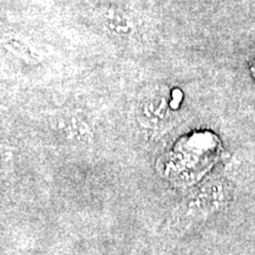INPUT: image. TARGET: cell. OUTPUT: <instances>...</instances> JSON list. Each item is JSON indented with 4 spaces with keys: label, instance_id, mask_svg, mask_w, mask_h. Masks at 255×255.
<instances>
[{
    "label": "cell",
    "instance_id": "7a4b0ae2",
    "mask_svg": "<svg viewBox=\"0 0 255 255\" xmlns=\"http://www.w3.org/2000/svg\"><path fill=\"white\" fill-rule=\"evenodd\" d=\"M2 46L8 53L13 55L15 58L28 65H36L41 62V56L38 50L28 41L26 38L18 33H5L2 36Z\"/></svg>",
    "mask_w": 255,
    "mask_h": 255
},
{
    "label": "cell",
    "instance_id": "6da1fadb",
    "mask_svg": "<svg viewBox=\"0 0 255 255\" xmlns=\"http://www.w3.org/2000/svg\"><path fill=\"white\" fill-rule=\"evenodd\" d=\"M97 19L101 27L110 37L129 39L137 33V21L126 8L116 5H105L98 8Z\"/></svg>",
    "mask_w": 255,
    "mask_h": 255
},
{
    "label": "cell",
    "instance_id": "277c9868",
    "mask_svg": "<svg viewBox=\"0 0 255 255\" xmlns=\"http://www.w3.org/2000/svg\"><path fill=\"white\" fill-rule=\"evenodd\" d=\"M250 70H251V73H252V76H253L254 79H255V63H254V64H252V65H251V68H250Z\"/></svg>",
    "mask_w": 255,
    "mask_h": 255
},
{
    "label": "cell",
    "instance_id": "3957f363",
    "mask_svg": "<svg viewBox=\"0 0 255 255\" xmlns=\"http://www.w3.org/2000/svg\"><path fill=\"white\" fill-rule=\"evenodd\" d=\"M169 94L170 92L164 87H155L148 92L142 105V113L145 119L149 121L159 120L167 115L170 105Z\"/></svg>",
    "mask_w": 255,
    "mask_h": 255
}]
</instances>
